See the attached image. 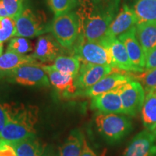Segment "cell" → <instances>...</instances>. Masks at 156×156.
I'll use <instances>...</instances> for the list:
<instances>
[{"label":"cell","mask_w":156,"mask_h":156,"mask_svg":"<svg viewBox=\"0 0 156 156\" xmlns=\"http://www.w3.org/2000/svg\"><path fill=\"white\" fill-rule=\"evenodd\" d=\"M120 0H103L100 3L80 4L79 35L90 41L100 42L119 9Z\"/></svg>","instance_id":"cell-1"},{"label":"cell","mask_w":156,"mask_h":156,"mask_svg":"<svg viewBox=\"0 0 156 156\" xmlns=\"http://www.w3.org/2000/svg\"><path fill=\"white\" fill-rule=\"evenodd\" d=\"M95 124L99 134L112 145L122 141L133 129L131 118L125 114L98 113Z\"/></svg>","instance_id":"cell-2"},{"label":"cell","mask_w":156,"mask_h":156,"mask_svg":"<svg viewBox=\"0 0 156 156\" xmlns=\"http://www.w3.org/2000/svg\"><path fill=\"white\" fill-rule=\"evenodd\" d=\"M70 53L77 56L82 63L110 65L113 67L112 58L108 48L101 42L87 40L81 35H78Z\"/></svg>","instance_id":"cell-3"},{"label":"cell","mask_w":156,"mask_h":156,"mask_svg":"<svg viewBox=\"0 0 156 156\" xmlns=\"http://www.w3.org/2000/svg\"><path fill=\"white\" fill-rule=\"evenodd\" d=\"M50 32L62 48L71 51L79 35V18L75 11L55 17L50 23Z\"/></svg>","instance_id":"cell-4"},{"label":"cell","mask_w":156,"mask_h":156,"mask_svg":"<svg viewBox=\"0 0 156 156\" xmlns=\"http://www.w3.org/2000/svg\"><path fill=\"white\" fill-rule=\"evenodd\" d=\"M15 36L34 38L50 32V23L44 12L24 7L19 17L15 20Z\"/></svg>","instance_id":"cell-5"},{"label":"cell","mask_w":156,"mask_h":156,"mask_svg":"<svg viewBox=\"0 0 156 156\" xmlns=\"http://www.w3.org/2000/svg\"><path fill=\"white\" fill-rule=\"evenodd\" d=\"M4 77L9 83L25 86L48 87L50 85L48 76L39 64H23L5 73L0 79Z\"/></svg>","instance_id":"cell-6"},{"label":"cell","mask_w":156,"mask_h":156,"mask_svg":"<svg viewBox=\"0 0 156 156\" xmlns=\"http://www.w3.org/2000/svg\"><path fill=\"white\" fill-rule=\"evenodd\" d=\"M124 114L129 117H135L141 112L145 90L139 82L131 80L119 86Z\"/></svg>","instance_id":"cell-7"},{"label":"cell","mask_w":156,"mask_h":156,"mask_svg":"<svg viewBox=\"0 0 156 156\" xmlns=\"http://www.w3.org/2000/svg\"><path fill=\"white\" fill-rule=\"evenodd\" d=\"M113 70L114 68L110 65L82 63L79 73L75 80V85L77 90L76 97L93 86L105 76L113 73Z\"/></svg>","instance_id":"cell-8"},{"label":"cell","mask_w":156,"mask_h":156,"mask_svg":"<svg viewBox=\"0 0 156 156\" xmlns=\"http://www.w3.org/2000/svg\"><path fill=\"white\" fill-rule=\"evenodd\" d=\"M122 156H156V134L145 129L132 138Z\"/></svg>","instance_id":"cell-9"},{"label":"cell","mask_w":156,"mask_h":156,"mask_svg":"<svg viewBox=\"0 0 156 156\" xmlns=\"http://www.w3.org/2000/svg\"><path fill=\"white\" fill-rule=\"evenodd\" d=\"M125 46L128 56L136 73H142L145 67V54L136 38V26L117 37Z\"/></svg>","instance_id":"cell-10"},{"label":"cell","mask_w":156,"mask_h":156,"mask_svg":"<svg viewBox=\"0 0 156 156\" xmlns=\"http://www.w3.org/2000/svg\"><path fill=\"white\" fill-rule=\"evenodd\" d=\"M91 98V108L98 113L124 114L119 86Z\"/></svg>","instance_id":"cell-11"},{"label":"cell","mask_w":156,"mask_h":156,"mask_svg":"<svg viewBox=\"0 0 156 156\" xmlns=\"http://www.w3.org/2000/svg\"><path fill=\"white\" fill-rule=\"evenodd\" d=\"M48 75L51 84L65 98L76 97L77 90L75 85V78L58 71L52 65H41Z\"/></svg>","instance_id":"cell-12"},{"label":"cell","mask_w":156,"mask_h":156,"mask_svg":"<svg viewBox=\"0 0 156 156\" xmlns=\"http://www.w3.org/2000/svg\"><path fill=\"white\" fill-rule=\"evenodd\" d=\"M100 42L106 46L110 51L113 67L129 73H136V70L129 57L125 46L118 38L105 37Z\"/></svg>","instance_id":"cell-13"},{"label":"cell","mask_w":156,"mask_h":156,"mask_svg":"<svg viewBox=\"0 0 156 156\" xmlns=\"http://www.w3.org/2000/svg\"><path fill=\"white\" fill-rule=\"evenodd\" d=\"M137 20L131 6L124 4L107 30L106 37L117 38L136 26Z\"/></svg>","instance_id":"cell-14"},{"label":"cell","mask_w":156,"mask_h":156,"mask_svg":"<svg viewBox=\"0 0 156 156\" xmlns=\"http://www.w3.org/2000/svg\"><path fill=\"white\" fill-rule=\"evenodd\" d=\"M129 75L120 73H112L105 76L100 81H98L93 86L82 92L80 96L93 98L102 93L108 92L123 84L131 80ZM79 95V96H80Z\"/></svg>","instance_id":"cell-15"},{"label":"cell","mask_w":156,"mask_h":156,"mask_svg":"<svg viewBox=\"0 0 156 156\" xmlns=\"http://www.w3.org/2000/svg\"><path fill=\"white\" fill-rule=\"evenodd\" d=\"M60 45L53 36L42 35L39 36L35 46L33 57L41 62H51L55 60L61 52Z\"/></svg>","instance_id":"cell-16"},{"label":"cell","mask_w":156,"mask_h":156,"mask_svg":"<svg viewBox=\"0 0 156 156\" xmlns=\"http://www.w3.org/2000/svg\"><path fill=\"white\" fill-rule=\"evenodd\" d=\"M32 137H36L34 127L12 120H7V124L0 134V140L9 143L22 141Z\"/></svg>","instance_id":"cell-17"},{"label":"cell","mask_w":156,"mask_h":156,"mask_svg":"<svg viewBox=\"0 0 156 156\" xmlns=\"http://www.w3.org/2000/svg\"><path fill=\"white\" fill-rule=\"evenodd\" d=\"M17 156H50V151L36 137L9 143Z\"/></svg>","instance_id":"cell-18"},{"label":"cell","mask_w":156,"mask_h":156,"mask_svg":"<svg viewBox=\"0 0 156 156\" xmlns=\"http://www.w3.org/2000/svg\"><path fill=\"white\" fill-rule=\"evenodd\" d=\"M136 35L146 57L147 54L156 46V22L136 24Z\"/></svg>","instance_id":"cell-19"},{"label":"cell","mask_w":156,"mask_h":156,"mask_svg":"<svg viewBox=\"0 0 156 156\" xmlns=\"http://www.w3.org/2000/svg\"><path fill=\"white\" fill-rule=\"evenodd\" d=\"M142 124L146 129H156V91H145V98L141 110Z\"/></svg>","instance_id":"cell-20"},{"label":"cell","mask_w":156,"mask_h":156,"mask_svg":"<svg viewBox=\"0 0 156 156\" xmlns=\"http://www.w3.org/2000/svg\"><path fill=\"white\" fill-rule=\"evenodd\" d=\"M26 64H38V62L32 55H21L7 51L0 56V77L5 73Z\"/></svg>","instance_id":"cell-21"},{"label":"cell","mask_w":156,"mask_h":156,"mask_svg":"<svg viewBox=\"0 0 156 156\" xmlns=\"http://www.w3.org/2000/svg\"><path fill=\"white\" fill-rule=\"evenodd\" d=\"M131 7L136 15V24L156 22V0H134Z\"/></svg>","instance_id":"cell-22"},{"label":"cell","mask_w":156,"mask_h":156,"mask_svg":"<svg viewBox=\"0 0 156 156\" xmlns=\"http://www.w3.org/2000/svg\"><path fill=\"white\" fill-rule=\"evenodd\" d=\"M84 135L79 130H74L60 147L56 156H80Z\"/></svg>","instance_id":"cell-23"},{"label":"cell","mask_w":156,"mask_h":156,"mask_svg":"<svg viewBox=\"0 0 156 156\" xmlns=\"http://www.w3.org/2000/svg\"><path fill=\"white\" fill-rule=\"evenodd\" d=\"M80 60L75 56L59 55L55 58L52 66L58 71L75 78L80 68Z\"/></svg>","instance_id":"cell-24"},{"label":"cell","mask_w":156,"mask_h":156,"mask_svg":"<svg viewBox=\"0 0 156 156\" xmlns=\"http://www.w3.org/2000/svg\"><path fill=\"white\" fill-rule=\"evenodd\" d=\"M129 77L139 82L145 91H156V69H145L142 73H130Z\"/></svg>","instance_id":"cell-25"},{"label":"cell","mask_w":156,"mask_h":156,"mask_svg":"<svg viewBox=\"0 0 156 156\" xmlns=\"http://www.w3.org/2000/svg\"><path fill=\"white\" fill-rule=\"evenodd\" d=\"M46 2L55 17L73 11L79 5V0H46Z\"/></svg>","instance_id":"cell-26"},{"label":"cell","mask_w":156,"mask_h":156,"mask_svg":"<svg viewBox=\"0 0 156 156\" xmlns=\"http://www.w3.org/2000/svg\"><path fill=\"white\" fill-rule=\"evenodd\" d=\"M32 50L33 46L31 42L24 37H16L12 38L7 48V51L21 55H26V54Z\"/></svg>","instance_id":"cell-27"},{"label":"cell","mask_w":156,"mask_h":156,"mask_svg":"<svg viewBox=\"0 0 156 156\" xmlns=\"http://www.w3.org/2000/svg\"><path fill=\"white\" fill-rule=\"evenodd\" d=\"M16 25L15 20L9 17L0 18V44L15 36Z\"/></svg>","instance_id":"cell-28"},{"label":"cell","mask_w":156,"mask_h":156,"mask_svg":"<svg viewBox=\"0 0 156 156\" xmlns=\"http://www.w3.org/2000/svg\"><path fill=\"white\" fill-rule=\"evenodd\" d=\"M8 16L16 20L24 9L25 0H1Z\"/></svg>","instance_id":"cell-29"},{"label":"cell","mask_w":156,"mask_h":156,"mask_svg":"<svg viewBox=\"0 0 156 156\" xmlns=\"http://www.w3.org/2000/svg\"><path fill=\"white\" fill-rule=\"evenodd\" d=\"M0 156H17V155L9 142L0 140Z\"/></svg>","instance_id":"cell-30"},{"label":"cell","mask_w":156,"mask_h":156,"mask_svg":"<svg viewBox=\"0 0 156 156\" xmlns=\"http://www.w3.org/2000/svg\"><path fill=\"white\" fill-rule=\"evenodd\" d=\"M156 69V46L147 54L145 69Z\"/></svg>","instance_id":"cell-31"},{"label":"cell","mask_w":156,"mask_h":156,"mask_svg":"<svg viewBox=\"0 0 156 156\" xmlns=\"http://www.w3.org/2000/svg\"><path fill=\"white\" fill-rule=\"evenodd\" d=\"M7 122V116L6 113L5 106L0 103V134Z\"/></svg>","instance_id":"cell-32"},{"label":"cell","mask_w":156,"mask_h":156,"mask_svg":"<svg viewBox=\"0 0 156 156\" xmlns=\"http://www.w3.org/2000/svg\"><path fill=\"white\" fill-rule=\"evenodd\" d=\"M80 156H98L96 153L93 151V150L90 147L85 139L83 141V148H82Z\"/></svg>","instance_id":"cell-33"},{"label":"cell","mask_w":156,"mask_h":156,"mask_svg":"<svg viewBox=\"0 0 156 156\" xmlns=\"http://www.w3.org/2000/svg\"><path fill=\"white\" fill-rule=\"evenodd\" d=\"M9 17L8 14H7V11H6L2 2V1L0 0V18H1V17Z\"/></svg>","instance_id":"cell-34"},{"label":"cell","mask_w":156,"mask_h":156,"mask_svg":"<svg viewBox=\"0 0 156 156\" xmlns=\"http://www.w3.org/2000/svg\"><path fill=\"white\" fill-rule=\"evenodd\" d=\"M103 1V0H79V5L82 3H93V4H98L100 3L101 2Z\"/></svg>","instance_id":"cell-35"},{"label":"cell","mask_w":156,"mask_h":156,"mask_svg":"<svg viewBox=\"0 0 156 156\" xmlns=\"http://www.w3.org/2000/svg\"><path fill=\"white\" fill-rule=\"evenodd\" d=\"M2 52H3V45L2 44H0V56L2 54Z\"/></svg>","instance_id":"cell-36"},{"label":"cell","mask_w":156,"mask_h":156,"mask_svg":"<svg viewBox=\"0 0 156 156\" xmlns=\"http://www.w3.org/2000/svg\"><path fill=\"white\" fill-rule=\"evenodd\" d=\"M154 132H155V134H156V129L155 130V131H154Z\"/></svg>","instance_id":"cell-37"}]
</instances>
